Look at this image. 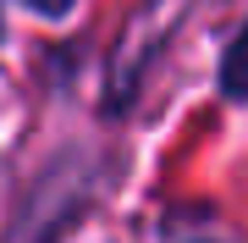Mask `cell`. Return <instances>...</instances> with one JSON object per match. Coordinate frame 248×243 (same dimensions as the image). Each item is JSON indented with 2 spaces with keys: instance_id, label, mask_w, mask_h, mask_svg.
I'll return each mask as SVG.
<instances>
[{
  "instance_id": "1",
  "label": "cell",
  "mask_w": 248,
  "mask_h": 243,
  "mask_svg": "<svg viewBox=\"0 0 248 243\" xmlns=\"http://www.w3.org/2000/svg\"><path fill=\"white\" fill-rule=\"evenodd\" d=\"M221 89L232 99H248V28L232 39V50H226V61H221Z\"/></svg>"
},
{
  "instance_id": "2",
  "label": "cell",
  "mask_w": 248,
  "mask_h": 243,
  "mask_svg": "<svg viewBox=\"0 0 248 243\" xmlns=\"http://www.w3.org/2000/svg\"><path fill=\"white\" fill-rule=\"evenodd\" d=\"M33 11H50V17H61V11H72V0H28Z\"/></svg>"
}]
</instances>
